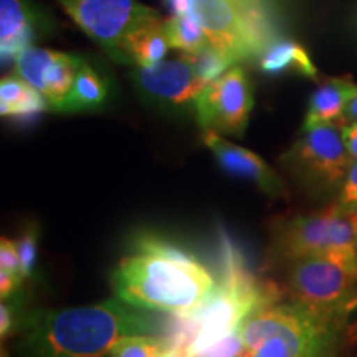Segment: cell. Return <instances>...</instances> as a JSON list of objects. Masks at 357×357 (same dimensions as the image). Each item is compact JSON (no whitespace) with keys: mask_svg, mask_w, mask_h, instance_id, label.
<instances>
[{"mask_svg":"<svg viewBox=\"0 0 357 357\" xmlns=\"http://www.w3.org/2000/svg\"><path fill=\"white\" fill-rule=\"evenodd\" d=\"M116 296L151 312L184 319L195 314L215 293L217 283L197 258L158 236H141L131 255L113 271Z\"/></svg>","mask_w":357,"mask_h":357,"instance_id":"1","label":"cell"},{"mask_svg":"<svg viewBox=\"0 0 357 357\" xmlns=\"http://www.w3.org/2000/svg\"><path fill=\"white\" fill-rule=\"evenodd\" d=\"M151 311L116 296L91 306L32 311L22 319L26 357H105L119 339L162 331Z\"/></svg>","mask_w":357,"mask_h":357,"instance_id":"2","label":"cell"},{"mask_svg":"<svg viewBox=\"0 0 357 357\" xmlns=\"http://www.w3.org/2000/svg\"><path fill=\"white\" fill-rule=\"evenodd\" d=\"M220 253L222 275L215 293L195 314L182 319V328L171 337L172 349L182 357L207 349L236 331L252 312L280 301V289L250 273L242 253L225 236Z\"/></svg>","mask_w":357,"mask_h":357,"instance_id":"3","label":"cell"},{"mask_svg":"<svg viewBox=\"0 0 357 357\" xmlns=\"http://www.w3.org/2000/svg\"><path fill=\"white\" fill-rule=\"evenodd\" d=\"M276 255L287 261L326 257L357 271V238L351 215L336 205L319 213L294 217L278 230Z\"/></svg>","mask_w":357,"mask_h":357,"instance_id":"4","label":"cell"},{"mask_svg":"<svg viewBox=\"0 0 357 357\" xmlns=\"http://www.w3.org/2000/svg\"><path fill=\"white\" fill-rule=\"evenodd\" d=\"M190 15L208 42L235 63L261 56L275 42L266 12H252L231 0H190Z\"/></svg>","mask_w":357,"mask_h":357,"instance_id":"5","label":"cell"},{"mask_svg":"<svg viewBox=\"0 0 357 357\" xmlns=\"http://www.w3.org/2000/svg\"><path fill=\"white\" fill-rule=\"evenodd\" d=\"M293 301L328 316L346 321L357 306V271L326 257H306L291 261L288 276Z\"/></svg>","mask_w":357,"mask_h":357,"instance_id":"6","label":"cell"},{"mask_svg":"<svg viewBox=\"0 0 357 357\" xmlns=\"http://www.w3.org/2000/svg\"><path fill=\"white\" fill-rule=\"evenodd\" d=\"M281 160L305 184L321 192L341 189L352 162L341 124L303 126L300 137Z\"/></svg>","mask_w":357,"mask_h":357,"instance_id":"7","label":"cell"},{"mask_svg":"<svg viewBox=\"0 0 357 357\" xmlns=\"http://www.w3.org/2000/svg\"><path fill=\"white\" fill-rule=\"evenodd\" d=\"M65 12L113 60L129 63L126 42L134 30L159 19V12L136 0H56Z\"/></svg>","mask_w":357,"mask_h":357,"instance_id":"8","label":"cell"},{"mask_svg":"<svg viewBox=\"0 0 357 357\" xmlns=\"http://www.w3.org/2000/svg\"><path fill=\"white\" fill-rule=\"evenodd\" d=\"M252 109V84L243 68L235 65L204 88L194 114L204 131L243 136Z\"/></svg>","mask_w":357,"mask_h":357,"instance_id":"9","label":"cell"},{"mask_svg":"<svg viewBox=\"0 0 357 357\" xmlns=\"http://www.w3.org/2000/svg\"><path fill=\"white\" fill-rule=\"evenodd\" d=\"M346 321L328 318L298 301L280 303L278 328L255 351L243 357H300L328 334L342 329Z\"/></svg>","mask_w":357,"mask_h":357,"instance_id":"10","label":"cell"},{"mask_svg":"<svg viewBox=\"0 0 357 357\" xmlns=\"http://www.w3.org/2000/svg\"><path fill=\"white\" fill-rule=\"evenodd\" d=\"M131 77L144 100L174 111H195V101L207 86L184 55L147 68L137 66Z\"/></svg>","mask_w":357,"mask_h":357,"instance_id":"11","label":"cell"},{"mask_svg":"<svg viewBox=\"0 0 357 357\" xmlns=\"http://www.w3.org/2000/svg\"><path fill=\"white\" fill-rule=\"evenodd\" d=\"M13 63L15 75L42 93L50 105V109L61 111L83 60L68 53L32 45L25 48Z\"/></svg>","mask_w":357,"mask_h":357,"instance_id":"12","label":"cell"},{"mask_svg":"<svg viewBox=\"0 0 357 357\" xmlns=\"http://www.w3.org/2000/svg\"><path fill=\"white\" fill-rule=\"evenodd\" d=\"M204 142L215 155L218 166L231 176L247 178L270 197H287L288 190L273 169L252 151L227 141L215 131H204Z\"/></svg>","mask_w":357,"mask_h":357,"instance_id":"13","label":"cell"},{"mask_svg":"<svg viewBox=\"0 0 357 357\" xmlns=\"http://www.w3.org/2000/svg\"><path fill=\"white\" fill-rule=\"evenodd\" d=\"M38 24L26 0H0V55L2 61H15L25 48L32 47Z\"/></svg>","mask_w":357,"mask_h":357,"instance_id":"14","label":"cell"},{"mask_svg":"<svg viewBox=\"0 0 357 357\" xmlns=\"http://www.w3.org/2000/svg\"><path fill=\"white\" fill-rule=\"evenodd\" d=\"M356 91L357 84L349 79L333 78L324 82L312 93L303 126H312V124L342 126L346 123V106Z\"/></svg>","mask_w":357,"mask_h":357,"instance_id":"15","label":"cell"},{"mask_svg":"<svg viewBox=\"0 0 357 357\" xmlns=\"http://www.w3.org/2000/svg\"><path fill=\"white\" fill-rule=\"evenodd\" d=\"M166 19H159L147 22L141 25L129 35L126 42V55L129 63L142 66H154L160 63L167 55L171 43H169L166 26H164Z\"/></svg>","mask_w":357,"mask_h":357,"instance_id":"16","label":"cell"},{"mask_svg":"<svg viewBox=\"0 0 357 357\" xmlns=\"http://www.w3.org/2000/svg\"><path fill=\"white\" fill-rule=\"evenodd\" d=\"M258 66L263 73L281 75L293 71L306 78L318 77V70L312 63L311 56L293 40H275L258 60Z\"/></svg>","mask_w":357,"mask_h":357,"instance_id":"17","label":"cell"},{"mask_svg":"<svg viewBox=\"0 0 357 357\" xmlns=\"http://www.w3.org/2000/svg\"><path fill=\"white\" fill-rule=\"evenodd\" d=\"M50 108L42 93L30 86L19 75L0 82V113L3 118H32Z\"/></svg>","mask_w":357,"mask_h":357,"instance_id":"18","label":"cell"},{"mask_svg":"<svg viewBox=\"0 0 357 357\" xmlns=\"http://www.w3.org/2000/svg\"><path fill=\"white\" fill-rule=\"evenodd\" d=\"M108 82L88 63H82L70 95L61 106V113H77L100 108L108 98Z\"/></svg>","mask_w":357,"mask_h":357,"instance_id":"19","label":"cell"},{"mask_svg":"<svg viewBox=\"0 0 357 357\" xmlns=\"http://www.w3.org/2000/svg\"><path fill=\"white\" fill-rule=\"evenodd\" d=\"M164 26L171 48L182 53H195L211 43L202 25L192 15H172L171 19H166Z\"/></svg>","mask_w":357,"mask_h":357,"instance_id":"20","label":"cell"},{"mask_svg":"<svg viewBox=\"0 0 357 357\" xmlns=\"http://www.w3.org/2000/svg\"><path fill=\"white\" fill-rule=\"evenodd\" d=\"M172 352L171 337L139 334L119 339L111 349V357H169Z\"/></svg>","mask_w":357,"mask_h":357,"instance_id":"21","label":"cell"},{"mask_svg":"<svg viewBox=\"0 0 357 357\" xmlns=\"http://www.w3.org/2000/svg\"><path fill=\"white\" fill-rule=\"evenodd\" d=\"M182 55L190 61L199 77L207 84L215 82L223 73H227L231 66L236 65L229 55H225L211 43L204 47L202 50L195 53H182Z\"/></svg>","mask_w":357,"mask_h":357,"instance_id":"22","label":"cell"},{"mask_svg":"<svg viewBox=\"0 0 357 357\" xmlns=\"http://www.w3.org/2000/svg\"><path fill=\"white\" fill-rule=\"evenodd\" d=\"M20 257V268L24 278H32L35 270H37L38 258V231L35 227H30L17 242Z\"/></svg>","mask_w":357,"mask_h":357,"instance_id":"23","label":"cell"},{"mask_svg":"<svg viewBox=\"0 0 357 357\" xmlns=\"http://www.w3.org/2000/svg\"><path fill=\"white\" fill-rule=\"evenodd\" d=\"M245 352H247L245 351V342L238 328L227 337L215 342V344L208 346L207 349L189 357H243Z\"/></svg>","mask_w":357,"mask_h":357,"instance_id":"24","label":"cell"},{"mask_svg":"<svg viewBox=\"0 0 357 357\" xmlns=\"http://www.w3.org/2000/svg\"><path fill=\"white\" fill-rule=\"evenodd\" d=\"M334 205L347 215L357 212V159L352 160L349 169H347L344 181L339 189L337 204Z\"/></svg>","mask_w":357,"mask_h":357,"instance_id":"25","label":"cell"},{"mask_svg":"<svg viewBox=\"0 0 357 357\" xmlns=\"http://www.w3.org/2000/svg\"><path fill=\"white\" fill-rule=\"evenodd\" d=\"M0 270L8 271V273L25 280L24 275H22L19 248H17L15 242L6 238V236H2V240H0Z\"/></svg>","mask_w":357,"mask_h":357,"instance_id":"26","label":"cell"},{"mask_svg":"<svg viewBox=\"0 0 357 357\" xmlns=\"http://www.w3.org/2000/svg\"><path fill=\"white\" fill-rule=\"evenodd\" d=\"M342 329L334 331L323 339H319L316 344H312L310 349L303 352L300 357H336L339 351V341H341Z\"/></svg>","mask_w":357,"mask_h":357,"instance_id":"27","label":"cell"},{"mask_svg":"<svg viewBox=\"0 0 357 357\" xmlns=\"http://www.w3.org/2000/svg\"><path fill=\"white\" fill-rule=\"evenodd\" d=\"M17 323L19 321H17L15 316V306L2 301V305H0V336H2V339L10 336Z\"/></svg>","mask_w":357,"mask_h":357,"instance_id":"28","label":"cell"},{"mask_svg":"<svg viewBox=\"0 0 357 357\" xmlns=\"http://www.w3.org/2000/svg\"><path fill=\"white\" fill-rule=\"evenodd\" d=\"M22 281L24 280H22L20 276H15L8 273V271L0 270V296H2V300H8V298L20 288Z\"/></svg>","mask_w":357,"mask_h":357,"instance_id":"29","label":"cell"},{"mask_svg":"<svg viewBox=\"0 0 357 357\" xmlns=\"http://www.w3.org/2000/svg\"><path fill=\"white\" fill-rule=\"evenodd\" d=\"M342 129V139L347 147V153H349L351 159H357V121L344 123L341 126Z\"/></svg>","mask_w":357,"mask_h":357,"instance_id":"30","label":"cell"},{"mask_svg":"<svg viewBox=\"0 0 357 357\" xmlns=\"http://www.w3.org/2000/svg\"><path fill=\"white\" fill-rule=\"evenodd\" d=\"M231 2L238 3L240 7L247 8V10L265 12V0H231Z\"/></svg>","mask_w":357,"mask_h":357,"instance_id":"31","label":"cell"},{"mask_svg":"<svg viewBox=\"0 0 357 357\" xmlns=\"http://www.w3.org/2000/svg\"><path fill=\"white\" fill-rule=\"evenodd\" d=\"M344 116H346V123L357 121V91L354 93V96L351 98L349 102H347Z\"/></svg>","mask_w":357,"mask_h":357,"instance_id":"32","label":"cell"},{"mask_svg":"<svg viewBox=\"0 0 357 357\" xmlns=\"http://www.w3.org/2000/svg\"><path fill=\"white\" fill-rule=\"evenodd\" d=\"M351 220H352V225H354V230H356V238H357V212L351 213Z\"/></svg>","mask_w":357,"mask_h":357,"instance_id":"33","label":"cell"},{"mask_svg":"<svg viewBox=\"0 0 357 357\" xmlns=\"http://www.w3.org/2000/svg\"><path fill=\"white\" fill-rule=\"evenodd\" d=\"M0 357H10V356H8V352H7L6 347H2V351H0Z\"/></svg>","mask_w":357,"mask_h":357,"instance_id":"34","label":"cell"},{"mask_svg":"<svg viewBox=\"0 0 357 357\" xmlns=\"http://www.w3.org/2000/svg\"><path fill=\"white\" fill-rule=\"evenodd\" d=\"M169 357H182V356H181V354H178V352H177V351H172V352H171V356H169Z\"/></svg>","mask_w":357,"mask_h":357,"instance_id":"35","label":"cell"}]
</instances>
